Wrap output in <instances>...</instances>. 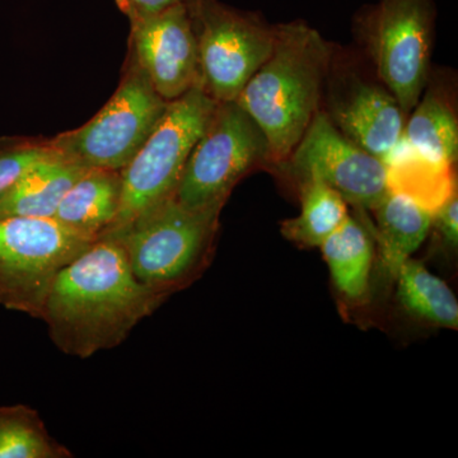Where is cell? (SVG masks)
<instances>
[{
  "instance_id": "17",
  "label": "cell",
  "mask_w": 458,
  "mask_h": 458,
  "mask_svg": "<svg viewBox=\"0 0 458 458\" xmlns=\"http://www.w3.org/2000/svg\"><path fill=\"white\" fill-rule=\"evenodd\" d=\"M378 255L385 270L396 278L403 262L426 241L432 228V214L403 195L387 192L373 208Z\"/></svg>"
},
{
  "instance_id": "8",
  "label": "cell",
  "mask_w": 458,
  "mask_h": 458,
  "mask_svg": "<svg viewBox=\"0 0 458 458\" xmlns=\"http://www.w3.org/2000/svg\"><path fill=\"white\" fill-rule=\"evenodd\" d=\"M197 36L201 89L216 102L236 101L270 56L276 25L259 12L222 0H185Z\"/></svg>"
},
{
  "instance_id": "20",
  "label": "cell",
  "mask_w": 458,
  "mask_h": 458,
  "mask_svg": "<svg viewBox=\"0 0 458 458\" xmlns=\"http://www.w3.org/2000/svg\"><path fill=\"white\" fill-rule=\"evenodd\" d=\"M394 279L405 311L434 327L457 330V298L442 279L411 259L403 262Z\"/></svg>"
},
{
  "instance_id": "9",
  "label": "cell",
  "mask_w": 458,
  "mask_h": 458,
  "mask_svg": "<svg viewBox=\"0 0 458 458\" xmlns=\"http://www.w3.org/2000/svg\"><path fill=\"white\" fill-rule=\"evenodd\" d=\"M93 241L54 218H0V306L40 319L57 274Z\"/></svg>"
},
{
  "instance_id": "6",
  "label": "cell",
  "mask_w": 458,
  "mask_h": 458,
  "mask_svg": "<svg viewBox=\"0 0 458 458\" xmlns=\"http://www.w3.org/2000/svg\"><path fill=\"white\" fill-rule=\"evenodd\" d=\"M168 104L128 50L113 98L81 128L50 138L51 146L86 167L123 171L155 131Z\"/></svg>"
},
{
  "instance_id": "16",
  "label": "cell",
  "mask_w": 458,
  "mask_h": 458,
  "mask_svg": "<svg viewBox=\"0 0 458 458\" xmlns=\"http://www.w3.org/2000/svg\"><path fill=\"white\" fill-rule=\"evenodd\" d=\"M387 191L433 214L457 191L454 165L419 152L403 140L385 161Z\"/></svg>"
},
{
  "instance_id": "24",
  "label": "cell",
  "mask_w": 458,
  "mask_h": 458,
  "mask_svg": "<svg viewBox=\"0 0 458 458\" xmlns=\"http://www.w3.org/2000/svg\"><path fill=\"white\" fill-rule=\"evenodd\" d=\"M114 2L128 20L131 21L158 13L185 0H114Z\"/></svg>"
},
{
  "instance_id": "7",
  "label": "cell",
  "mask_w": 458,
  "mask_h": 458,
  "mask_svg": "<svg viewBox=\"0 0 458 458\" xmlns=\"http://www.w3.org/2000/svg\"><path fill=\"white\" fill-rule=\"evenodd\" d=\"M261 165H271V155L258 123L236 101L216 102L174 199L190 209H223L234 186Z\"/></svg>"
},
{
  "instance_id": "18",
  "label": "cell",
  "mask_w": 458,
  "mask_h": 458,
  "mask_svg": "<svg viewBox=\"0 0 458 458\" xmlns=\"http://www.w3.org/2000/svg\"><path fill=\"white\" fill-rule=\"evenodd\" d=\"M337 291L349 301L369 292L375 249L372 231L349 216L319 246Z\"/></svg>"
},
{
  "instance_id": "1",
  "label": "cell",
  "mask_w": 458,
  "mask_h": 458,
  "mask_svg": "<svg viewBox=\"0 0 458 458\" xmlns=\"http://www.w3.org/2000/svg\"><path fill=\"white\" fill-rule=\"evenodd\" d=\"M165 301L137 279L119 241L102 236L57 274L40 319L60 352L87 360L125 342Z\"/></svg>"
},
{
  "instance_id": "4",
  "label": "cell",
  "mask_w": 458,
  "mask_h": 458,
  "mask_svg": "<svg viewBox=\"0 0 458 458\" xmlns=\"http://www.w3.org/2000/svg\"><path fill=\"white\" fill-rule=\"evenodd\" d=\"M436 0H376L352 18L361 54L408 117L432 72Z\"/></svg>"
},
{
  "instance_id": "23",
  "label": "cell",
  "mask_w": 458,
  "mask_h": 458,
  "mask_svg": "<svg viewBox=\"0 0 458 458\" xmlns=\"http://www.w3.org/2000/svg\"><path fill=\"white\" fill-rule=\"evenodd\" d=\"M432 227L436 229L443 242L451 249H457L458 243V192L437 210L432 216Z\"/></svg>"
},
{
  "instance_id": "13",
  "label": "cell",
  "mask_w": 458,
  "mask_h": 458,
  "mask_svg": "<svg viewBox=\"0 0 458 458\" xmlns=\"http://www.w3.org/2000/svg\"><path fill=\"white\" fill-rule=\"evenodd\" d=\"M457 86L454 75L430 72L417 106L406 117L403 140L419 152L456 165L458 156Z\"/></svg>"
},
{
  "instance_id": "11",
  "label": "cell",
  "mask_w": 458,
  "mask_h": 458,
  "mask_svg": "<svg viewBox=\"0 0 458 458\" xmlns=\"http://www.w3.org/2000/svg\"><path fill=\"white\" fill-rule=\"evenodd\" d=\"M279 168L298 181H322L357 209L372 210L388 192L384 159L348 140L322 110Z\"/></svg>"
},
{
  "instance_id": "2",
  "label": "cell",
  "mask_w": 458,
  "mask_h": 458,
  "mask_svg": "<svg viewBox=\"0 0 458 458\" xmlns=\"http://www.w3.org/2000/svg\"><path fill=\"white\" fill-rule=\"evenodd\" d=\"M330 56V42L309 23H278L270 56L238 95L267 137L273 167L284 164L321 110Z\"/></svg>"
},
{
  "instance_id": "15",
  "label": "cell",
  "mask_w": 458,
  "mask_h": 458,
  "mask_svg": "<svg viewBox=\"0 0 458 458\" xmlns=\"http://www.w3.org/2000/svg\"><path fill=\"white\" fill-rule=\"evenodd\" d=\"M122 171L87 168L57 207L54 219L92 240L106 233L122 204Z\"/></svg>"
},
{
  "instance_id": "22",
  "label": "cell",
  "mask_w": 458,
  "mask_h": 458,
  "mask_svg": "<svg viewBox=\"0 0 458 458\" xmlns=\"http://www.w3.org/2000/svg\"><path fill=\"white\" fill-rule=\"evenodd\" d=\"M54 150L55 148L47 138L22 135L0 137V194Z\"/></svg>"
},
{
  "instance_id": "14",
  "label": "cell",
  "mask_w": 458,
  "mask_h": 458,
  "mask_svg": "<svg viewBox=\"0 0 458 458\" xmlns=\"http://www.w3.org/2000/svg\"><path fill=\"white\" fill-rule=\"evenodd\" d=\"M87 168L54 150L0 194V218H54L66 191Z\"/></svg>"
},
{
  "instance_id": "3",
  "label": "cell",
  "mask_w": 458,
  "mask_h": 458,
  "mask_svg": "<svg viewBox=\"0 0 458 458\" xmlns=\"http://www.w3.org/2000/svg\"><path fill=\"white\" fill-rule=\"evenodd\" d=\"M221 212L190 209L172 198L104 236L119 241L140 282L168 298L207 269Z\"/></svg>"
},
{
  "instance_id": "21",
  "label": "cell",
  "mask_w": 458,
  "mask_h": 458,
  "mask_svg": "<svg viewBox=\"0 0 458 458\" xmlns=\"http://www.w3.org/2000/svg\"><path fill=\"white\" fill-rule=\"evenodd\" d=\"M73 452L51 436L38 410L0 406V458H73Z\"/></svg>"
},
{
  "instance_id": "19",
  "label": "cell",
  "mask_w": 458,
  "mask_h": 458,
  "mask_svg": "<svg viewBox=\"0 0 458 458\" xmlns=\"http://www.w3.org/2000/svg\"><path fill=\"white\" fill-rule=\"evenodd\" d=\"M301 213L280 225L286 240L303 249L319 247L349 216L345 199L318 179L298 181Z\"/></svg>"
},
{
  "instance_id": "10",
  "label": "cell",
  "mask_w": 458,
  "mask_h": 458,
  "mask_svg": "<svg viewBox=\"0 0 458 458\" xmlns=\"http://www.w3.org/2000/svg\"><path fill=\"white\" fill-rule=\"evenodd\" d=\"M321 110L348 140L384 161L403 138L405 114L367 57L334 44Z\"/></svg>"
},
{
  "instance_id": "12",
  "label": "cell",
  "mask_w": 458,
  "mask_h": 458,
  "mask_svg": "<svg viewBox=\"0 0 458 458\" xmlns=\"http://www.w3.org/2000/svg\"><path fill=\"white\" fill-rule=\"evenodd\" d=\"M129 22L128 50L161 98L171 102L201 87L197 36L185 3Z\"/></svg>"
},
{
  "instance_id": "5",
  "label": "cell",
  "mask_w": 458,
  "mask_h": 458,
  "mask_svg": "<svg viewBox=\"0 0 458 458\" xmlns=\"http://www.w3.org/2000/svg\"><path fill=\"white\" fill-rule=\"evenodd\" d=\"M216 105V99L201 87L168 104L155 131L122 171V204L105 234L119 231L141 214L174 198L190 153Z\"/></svg>"
}]
</instances>
